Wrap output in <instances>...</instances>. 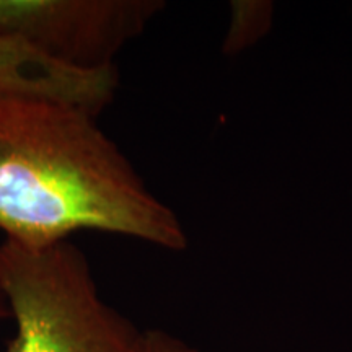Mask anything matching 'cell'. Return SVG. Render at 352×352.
<instances>
[{"instance_id": "obj_1", "label": "cell", "mask_w": 352, "mask_h": 352, "mask_svg": "<svg viewBox=\"0 0 352 352\" xmlns=\"http://www.w3.org/2000/svg\"><path fill=\"white\" fill-rule=\"evenodd\" d=\"M0 230L25 246L82 230L168 250L188 241L94 113L32 95H0Z\"/></svg>"}, {"instance_id": "obj_2", "label": "cell", "mask_w": 352, "mask_h": 352, "mask_svg": "<svg viewBox=\"0 0 352 352\" xmlns=\"http://www.w3.org/2000/svg\"><path fill=\"white\" fill-rule=\"evenodd\" d=\"M0 290L16 323L7 352H132L140 331L100 297L70 241L0 245Z\"/></svg>"}, {"instance_id": "obj_3", "label": "cell", "mask_w": 352, "mask_h": 352, "mask_svg": "<svg viewBox=\"0 0 352 352\" xmlns=\"http://www.w3.org/2000/svg\"><path fill=\"white\" fill-rule=\"evenodd\" d=\"M162 8L157 0H0V34L69 67L104 70Z\"/></svg>"}, {"instance_id": "obj_4", "label": "cell", "mask_w": 352, "mask_h": 352, "mask_svg": "<svg viewBox=\"0 0 352 352\" xmlns=\"http://www.w3.org/2000/svg\"><path fill=\"white\" fill-rule=\"evenodd\" d=\"M118 69L69 67L15 36L0 34V95L44 96L77 104L98 116L114 100Z\"/></svg>"}, {"instance_id": "obj_5", "label": "cell", "mask_w": 352, "mask_h": 352, "mask_svg": "<svg viewBox=\"0 0 352 352\" xmlns=\"http://www.w3.org/2000/svg\"><path fill=\"white\" fill-rule=\"evenodd\" d=\"M272 8L267 2H235L232 6V21L223 41L226 54H236L256 43L270 30Z\"/></svg>"}, {"instance_id": "obj_6", "label": "cell", "mask_w": 352, "mask_h": 352, "mask_svg": "<svg viewBox=\"0 0 352 352\" xmlns=\"http://www.w3.org/2000/svg\"><path fill=\"white\" fill-rule=\"evenodd\" d=\"M132 352H199L183 341L162 331H145L139 334Z\"/></svg>"}, {"instance_id": "obj_7", "label": "cell", "mask_w": 352, "mask_h": 352, "mask_svg": "<svg viewBox=\"0 0 352 352\" xmlns=\"http://www.w3.org/2000/svg\"><path fill=\"white\" fill-rule=\"evenodd\" d=\"M7 315H8V305H7L6 297H3L2 290H0V318H3V316Z\"/></svg>"}]
</instances>
